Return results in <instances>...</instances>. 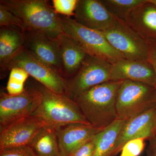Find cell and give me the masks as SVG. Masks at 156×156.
I'll return each instance as SVG.
<instances>
[{"mask_svg": "<svg viewBox=\"0 0 156 156\" xmlns=\"http://www.w3.org/2000/svg\"><path fill=\"white\" fill-rule=\"evenodd\" d=\"M23 32L24 49L63 77L60 50L57 39L37 32L25 30Z\"/></svg>", "mask_w": 156, "mask_h": 156, "instance_id": "10", "label": "cell"}, {"mask_svg": "<svg viewBox=\"0 0 156 156\" xmlns=\"http://www.w3.org/2000/svg\"></svg>", "mask_w": 156, "mask_h": 156, "instance_id": "32", "label": "cell"}, {"mask_svg": "<svg viewBox=\"0 0 156 156\" xmlns=\"http://www.w3.org/2000/svg\"><path fill=\"white\" fill-rule=\"evenodd\" d=\"M146 139L135 138L129 140L124 144L120 151L119 156H139L144 150Z\"/></svg>", "mask_w": 156, "mask_h": 156, "instance_id": "23", "label": "cell"}, {"mask_svg": "<svg viewBox=\"0 0 156 156\" xmlns=\"http://www.w3.org/2000/svg\"><path fill=\"white\" fill-rule=\"evenodd\" d=\"M149 156H152V155Z\"/></svg>", "mask_w": 156, "mask_h": 156, "instance_id": "33", "label": "cell"}, {"mask_svg": "<svg viewBox=\"0 0 156 156\" xmlns=\"http://www.w3.org/2000/svg\"><path fill=\"white\" fill-rule=\"evenodd\" d=\"M156 106L126 121L115 147L113 156L119 153L124 144L135 138L146 140L156 136Z\"/></svg>", "mask_w": 156, "mask_h": 156, "instance_id": "12", "label": "cell"}, {"mask_svg": "<svg viewBox=\"0 0 156 156\" xmlns=\"http://www.w3.org/2000/svg\"><path fill=\"white\" fill-rule=\"evenodd\" d=\"M29 76V75L28 73L23 69L20 67H14L10 70L9 79L24 83L28 79Z\"/></svg>", "mask_w": 156, "mask_h": 156, "instance_id": "27", "label": "cell"}, {"mask_svg": "<svg viewBox=\"0 0 156 156\" xmlns=\"http://www.w3.org/2000/svg\"><path fill=\"white\" fill-rule=\"evenodd\" d=\"M74 17L81 25L100 31L110 28L117 20L101 0H79Z\"/></svg>", "mask_w": 156, "mask_h": 156, "instance_id": "13", "label": "cell"}, {"mask_svg": "<svg viewBox=\"0 0 156 156\" xmlns=\"http://www.w3.org/2000/svg\"><path fill=\"white\" fill-rule=\"evenodd\" d=\"M24 48L23 31L17 27H7L0 29V65L6 70L14 56Z\"/></svg>", "mask_w": 156, "mask_h": 156, "instance_id": "18", "label": "cell"}, {"mask_svg": "<svg viewBox=\"0 0 156 156\" xmlns=\"http://www.w3.org/2000/svg\"><path fill=\"white\" fill-rule=\"evenodd\" d=\"M102 129L82 124L69 125L56 129L61 156H69Z\"/></svg>", "mask_w": 156, "mask_h": 156, "instance_id": "16", "label": "cell"}, {"mask_svg": "<svg viewBox=\"0 0 156 156\" xmlns=\"http://www.w3.org/2000/svg\"><path fill=\"white\" fill-rule=\"evenodd\" d=\"M0 27H17L24 31L22 22L14 14L0 4Z\"/></svg>", "mask_w": 156, "mask_h": 156, "instance_id": "24", "label": "cell"}, {"mask_svg": "<svg viewBox=\"0 0 156 156\" xmlns=\"http://www.w3.org/2000/svg\"><path fill=\"white\" fill-rule=\"evenodd\" d=\"M109 12L117 19L125 21L131 11L147 0H101Z\"/></svg>", "mask_w": 156, "mask_h": 156, "instance_id": "21", "label": "cell"}, {"mask_svg": "<svg viewBox=\"0 0 156 156\" xmlns=\"http://www.w3.org/2000/svg\"><path fill=\"white\" fill-rule=\"evenodd\" d=\"M60 17L64 33L76 42L89 56L112 64L125 58L112 47L102 32L81 25L71 17Z\"/></svg>", "mask_w": 156, "mask_h": 156, "instance_id": "4", "label": "cell"}, {"mask_svg": "<svg viewBox=\"0 0 156 156\" xmlns=\"http://www.w3.org/2000/svg\"><path fill=\"white\" fill-rule=\"evenodd\" d=\"M94 137L78 148L69 156H94L95 149Z\"/></svg>", "mask_w": 156, "mask_h": 156, "instance_id": "26", "label": "cell"}, {"mask_svg": "<svg viewBox=\"0 0 156 156\" xmlns=\"http://www.w3.org/2000/svg\"><path fill=\"white\" fill-rule=\"evenodd\" d=\"M156 106V89L140 82L123 80L117 95V119L127 121Z\"/></svg>", "mask_w": 156, "mask_h": 156, "instance_id": "5", "label": "cell"}, {"mask_svg": "<svg viewBox=\"0 0 156 156\" xmlns=\"http://www.w3.org/2000/svg\"><path fill=\"white\" fill-rule=\"evenodd\" d=\"M153 153L152 156H156V140L155 142L154 143L153 147Z\"/></svg>", "mask_w": 156, "mask_h": 156, "instance_id": "30", "label": "cell"}, {"mask_svg": "<svg viewBox=\"0 0 156 156\" xmlns=\"http://www.w3.org/2000/svg\"><path fill=\"white\" fill-rule=\"evenodd\" d=\"M24 83L9 79L6 89L9 95H16L21 94L24 91Z\"/></svg>", "mask_w": 156, "mask_h": 156, "instance_id": "28", "label": "cell"}, {"mask_svg": "<svg viewBox=\"0 0 156 156\" xmlns=\"http://www.w3.org/2000/svg\"><path fill=\"white\" fill-rule=\"evenodd\" d=\"M41 101L32 115L45 126L53 129L74 124L90 125L72 98L66 95L54 93L42 85Z\"/></svg>", "mask_w": 156, "mask_h": 156, "instance_id": "3", "label": "cell"}, {"mask_svg": "<svg viewBox=\"0 0 156 156\" xmlns=\"http://www.w3.org/2000/svg\"><path fill=\"white\" fill-rule=\"evenodd\" d=\"M148 56V61L151 64L154 71L156 77V46L149 45Z\"/></svg>", "mask_w": 156, "mask_h": 156, "instance_id": "29", "label": "cell"}, {"mask_svg": "<svg viewBox=\"0 0 156 156\" xmlns=\"http://www.w3.org/2000/svg\"><path fill=\"white\" fill-rule=\"evenodd\" d=\"M41 93L39 87L25 89L19 95L0 94V128L32 115L41 101Z\"/></svg>", "mask_w": 156, "mask_h": 156, "instance_id": "8", "label": "cell"}, {"mask_svg": "<svg viewBox=\"0 0 156 156\" xmlns=\"http://www.w3.org/2000/svg\"><path fill=\"white\" fill-rule=\"evenodd\" d=\"M101 32L126 59L148 61V45L125 21L117 19L110 28Z\"/></svg>", "mask_w": 156, "mask_h": 156, "instance_id": "6", "label": "cell"}, {"mask_svg": "<svg viewBox=\"0 0 156 156\" xmlns=\"http://www.w3.org/2000/svg\"><path fill=\"white\" fill-rule=\"evenodd\" d=\"M79 0H53V7L56 14L71 17L74 16Z\"/></svg>", "mask_w": 156, "mask_h": 156, "instance_id": "22", "label": "cell"}, {"mask_svg": "<svg viewBox=\"0 0 156 156\" xmlns=\"http://www.w3.org/2000/svg\"><path fill=\"white\" fill-rule=\"evenodd\" d=\"M0 156H36L29 146L19 147L0 151Z\"/></svg>", "mask_w": 156, "mask_h": 156, "instance_id": "25", "label": "cell"}, {"mask_svg": "<svg viewBox=\"0 0 156 156\" xmlns=\"http://www.w3.org/2000/svg\"><path fill=\"white\" fill-rule=\"evenodd\" d=\"M44 126L37 118L30 116L0 128V151L29 146Z\"/></svg>", "mask_w": 156, "mask_h": 156, "instance_id": "11", "label": "cell"}, {"mask_svg": "<svg viewBox=\"0 0 156 156\" xmlns=\"http://www.w3.org/2000/svg\"><path fill=\"white\" fill-rule=\"evenodd\" d=\"M60 50L63 77H72L80 69L89 56L87 52L73 39L65 33L57 38Z\"/></svg>", "mask_w": 156, "mask_h": 156, "instance_id": "17", "label": "cell"}, {"mask_svg": "<svg viewBox=\"0 0 156 156\" xmlns=\"http://www.w3.org/2000/svg\"><path fill=\"white\" fill-rule=\"evenodd\" d=\"M112 81L128 80L156 86L155 74L148 61L123 58L112 64Z\"/></svg>", "mask_w": 156, "mask_h": 156, "instance_id": "14", "label": "cell"}, {"mask_svg": "<svg viewBox=\"0 0 156 156\" xmlns=\"http://www.w3.org/2000/svg\"><path fill=\"white\" fill-rule=\"evenodd\" d=\"M29 146L36 156H61L56 130L44 126Z\"/></svg>", "mask_w": 156, "mask_h": 156, "instance_id": "20", "label": "cell"}, {"mask_svg": "<svg viewBox=\"0 0 156 156\" xmlns=\"http://www.w3.org/2000/svg\"><path fill=\"white\" fill-rule=\"evenodd\" d=\"M111 67L108 62L88 56L77 73L66 80V95L73 99L92 87L112 81Z\"/></svg>", "mask_w": 156, "mask_h": 156, "instance_id": "7", "label": "cell"}, {"mask_svg": "<svg viewBox=\"0 0 156 156\" xmlns=\"http://www.w3.org/2000/svg\"><path fill=\"white\" fill-rule=\"evenodd\" d=\"M126 121L117 119L94 136V156H113L117 140Z\"/></svg>", "mask_w": 156, "mask_h": 156, "instance_id": "19", "label": "cell"}, {"mask_svg": "<svg viewBox=\"0 0 156 156\" xmlns=\"http://www.w3.org/2000/svg\"><path fill=\"white\" fill-rule=\"evenodd\" d=\"M0 4L22 22L24 31L45 34L57 39L64 33L60 15L46 0H1Z\"/></svg>", "mask_w": 156, "mask_h": 156, "instance_id": "2", "label": "cell"}, {"mask_svg": "<svg viewBox=\"0 0 156 156\" xmlns=\"http://www.w3.org/2000/svg\"><path fill=\"white\" fill-rule=\"evenodd\" d=\"M125 22L148 45L156 46V6L147 0L131 11Z\"/></svg>", "mask_w": 156, "mask_h": 156, "instance_id": "15", "label": "cell"}, {"mask_svg": "<svg viewBox=\"0 0 156 156\" xmlns=\"http://www.w3.org/2000/svg\"><path fill=\"white\" fill-rule=\"evenodd\" d=\"M20 67L42 86L54 93L66 95V79L23 49L11 59L7 70Z\"/></svg>", "mask_w": 156, "mask_h": 156, "instance_id": "9", "label": "cell"}, {"mask_svg": "<svg viewBox=\"0 0 156 156\" xmlns=\"http://www.w3.org/2000/svg\"><path fill=\"white\" fill-rule=\"evenodd\" d=\"M123 81L103 83L73 99L91 126L103 129L116 119V101Z\"/></svg>", "mask_w": 156, "mask_h": 156, "instance_id": "1", "label": "cell"}, {"mask_svg": "<svg viewBox=\"0 0 156 156\" xmlns=\"http://www.w3.org/2000/svg\"><path fill=\"white\" fill-rule=\"evenodd\" d=\"M150 2L152 3L154 5L156 6V0H148Z\"/></svg>", "mask_w": 156, "mask_h": 156, "instance_id": "31", "label": "cell"}]
</instances>
